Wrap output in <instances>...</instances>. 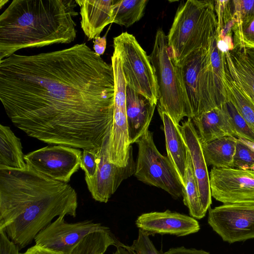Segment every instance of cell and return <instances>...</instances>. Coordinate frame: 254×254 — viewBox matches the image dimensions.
I'll list each match as a JSON object with an SVG mask.
<instances>
[{"label":"cell","instance_id":"6da1fadb","mask_svg":"<svg viewBox=\"0 0 254 254\" xmlns=\"http://www.w3.org/2000/svg\"><path fill=\"white\" fill-rule=\"evenodd\" d=\"M112 64L86 44L0 61V99L13 125L49 144L99 149L113 123Z\"/></svg>","mask_w":254,"mask_h":254},{"label":"cell","instance_id":"7a4b0ae2","mask_svg":"<svg viewBox=\"0 0 254 254\" xmlns=\"http://www.w3.org/2000/svg\"><path fill=\"white\" fill-rule=\"evenodd\" d=\"M75 190L27 165L25 168H0V230L20 250L56 217H75Z\"/></svg>","mask_w":254,"mask_h":254},{"label":"cell","instance_id":"3957f363","mask_svg":"<svg viewBox=\"0 0 254 254\" xmlns=\"http://www.w3.org/2000/svg\"><path fill=\"white\" fill-rule=\"evenodd\" d=\"M75 0H13L0 16V61L17 51L68 44L76 37Z\"/></svg>","mask_w":254,"mask_h":254},{"label":"cell","instance_id":"277c9868","mask_svg":"<svg viewBox=\"0 0 254 254\" xmlns=\"http://www.w3.org/2000/svg\"><path fill=\"white\" fill-rule=\"evenodd\" d=\"M217 29L214 0L182 1L167 36L168 50L179 66L192 53L209 49Z\"/></svg>","mask_w":254,"mask_h":254},{"label":"cell","instance_id":"5b68a950","mask_svg":"<svg viewBox=\"0 0 254 254\" xmlns=\"http://www.w3.org/2000/svg\"><path fill=\"white\" fill-rule=\"evenodd\" d=\"M168 47L167 36L159 28L149 56L158 86L157 105L179 125L184 117L191 119L192 115L181 67L176 64Z\"/></svg>","mask_w":254,"mask_h":254},{"label":"cell","instance_id":"8992f818","mask_svg":"<svg viewBox=\"0 0 254 254\" xmlns=\"http://www.w3.org/2000/svg\"><path fill=\"white\" fill-rule=\"evenodd\" d=\"M191 107L192 119L213 108L226 99L220 94L210 60V48L192 53L179 65Z\"/></svg>","mask_w":254,"mask_h":254},{"label":"cell","instance_id":"52a82bcc","mask_svg":"<svg viewBox=\"0 0 254 254\" xmlns=\"http://www.w3.org/2000/svg\"><path fill=\"white\" fill-rule=\"evenodd\" d=\"M114 49L120 55L127 85L157 105L158 86L149 57L134 36L123 32L114 38Z\"/></svg>","mask_w":254,"mask_h":254},{"label":"cell","instance_id":"ba28073f","mask_svg":"<svg viewBox=\"0 0 254 254\" xmlns=\"http://www.w3.org/2000/svg\"><path fill=\"white\" fill-rule=\"evenodd\" d=\"M138 151L134 175L138 180L159 188L177 199L183 196V186L168 156L162 155L148 130L136 142Z\"/></svg>","mask_w":254,"mask_h":254},{"label":"cell","instance_id":"9c48e42d","mask_svg":"<svg viewBox=\"0 0 254 254\" xmlns=\"http://www.w3.org/2000/svg\"><path fill=\"white\" fill-rule=\"evenodd\" d=\"M82 151L78 148L55 145L47 146L24 155L26 164L34 170L65 183L79 169Z\"/></svg>","mask_w":254,"mask_h":254},{"label":"cell","instance_id":"30bf717a","mask_svg":"<svg viewBox=\"0 0 254 254\" xmlns=\"http://www.w3.org/2000/svg\"><path fill=\"white\" fill-rule=\"evenodd\" d=\"M208 223L224 242L254 238V205L223 204L209 208Z\"/></svg>","mask_w":254,"mask_h":254},{"label":"cell","instance_id":"8fae6325","mask_svg":"<svg viewBox=\"0 0 254 254\" xmlns=\"http://www.w3.org/2000/svg\"><path fill=\"white\" fill-rule=\"evenodd\" d=\"M211 196L223 204L254 205V170L213 167Z\"/></svg>","mask_w":254,"mask_h":254},{"label":"cell","instance_id":"7c38bea8","mask_svg":"<svg viewBox=\"0 0 254 254\" xmlns=\"http://www.w3.org/2000/svg\"><path fill=\"white\" fill-rule=\"evenodd\" d=\"M110 228L92 220L67 223L59 216L42 229L34 239L35 245L61 253L70 254L73 248L90 233Z\"/></svg>","mask_w":254,"mask_h":254},{"label":"cell","instance_id":"4fadbf2b","mask_svg":"<svg viewBox=\"0 0 254 254\" xmlns=\"http://www.w3.org/2000/svg\"><path fill=\"white\" fill-rule=\"evenodd\" d=\"M109 135L98 151V166L94 176L91 178H85L93 198L104 203L108 201L124 180L134 174L136 168L132 149L127 166H118L110 161L108 155Z\"/></svg>","mask_w":254,"mask_h":254},{"label":"cell","instance_id":"5bb4252c","mask_svg":"<svg viewBox=\"0 0 254 254\" xmlns=\"http://www.w3.org/2000/svg\"><path fill=\"white\" fill-rule=\"evenodd\" d=\"M135 224L148 236L157 234L181 237L196 233L200 229L196 219L169 210L142 214L136 220Z\"/></svg>","mask_w":254,"mask_h":254},{"label":"cell","instance_id":"9a60e30c","mask_svg":"<svg viewBox=\"0 0 254 254\" xmlns=\"http://www.w3.org/2000/svg\"><path fill=\"white\" fill-rule=\"evenodd\" d=\"M179 128L190 157L202 209L206 213L212 203L208 173L202 144L190 118L182 122Z\"/></svg>","mask_w":254,"mask_h":254},{"label":"cell","instance_id":"2e32d148","mask_svg":"<svg viewBox=\"0 0 254 254\" xmlns=\"http://www.w3.org/2000/svg\"><path fill=\"white\" fill-rule=\"evenodd\" d=\"M156 105L127 86L126 112L130 144L136 143L149 130Z\"/></svg>","mask_w":254,"mask_h":254},{"label":"cell","instance_id":"e0dca14e","mask_svg":"<svg viewBox=\"0 0 254 254\" xmlns=\"http://www.w3.org/2000/svg\"><path fill=\"white\" fill-rule=\"evenodd\" d=\"M223 59L233 81L254 101V49L235 46Z\"/></svg>","mask_w":254,"mask_h":254},{"label":"cell","instance_id":"ac0fdd59","mask_svg":"<svg viewBox=\"0 0 254 254\" xmlns=\"http://www.w3.org/2000/svg\"><path fill=\"white\" fill-rule=\"evenodd\" d=\"M226 102L192 119L202 144L224 136H236Z\"/></svg>","mask_w":254,"mask_h":254},{"label":"cell","instance_id":"d6986e66","mask_svg":"<svg viewBox=\"0 0 254 254\" xmlns=\"http://www.w3.org/2000/svg\"><path fill=\"white\" fill-rule=\"evenodd\" d=\"M80 6L81 27L88 40L100 36L104 28L113 23V0H75Z\"/></svg>","mask_w":254,"mask_h":254},{"label":"cell","instance_id":"ffe728a7","mask_svg":"<svg viewBox=\"0 0 254 254\" xmlns=\"http://www.w3.org/2000/svg\"><path fill=\"white\" fill-rule=\"evenodd\" d=\"M163 124L167 156L170 160L183 186L188 156L186 142L179 128L165 112L158 109Z\"/></svg>","mask_w":254,"mask_h":254},{"label":"cell","instance_id":"44dd1931","mask_svg":"<svg viewBox=\"0 0 254 254\" xmlns=\"http://www.w3.org/2000/svg\"><path fill=\"white\" fill-rule=\"evenodd\" d=\"M238 138L233 136L218 138L202 144L207 166L217 168H233Z\"/></svg>","mask_w":254,"mask_h":254},{"label":"cell","instance_id":"7402d4cb","mask_svg":"<svg viewBox=\"0 0 254 254\" xmlns=\"http://www.w3.org/2000/svg\"><path fill=\"white\" fill-rule=\"evenodd\" d=\"M20 139L8 126L0 125V168L26 167Z\"/></svg>","mask_w":254,"mask_h":254},{"label":"cell","instance_id":"603a6c76","mask_svg":"<svg viewBox=\"0 0 254 254\" xmlns=\"http://www.w3.org/2000/svg\"><path fill=\"white\" fill-rule=\"evenodd\" d=\"M223 81L229 99L254 133V101L233 81L224 67Z\"/></svg>","mask_w":254,"mask_h":254},{"label":"cell","instance_id":"cb8c5ba5","mask_svg":"<svg viewBox=\"0 0 254 254\" xmlns=\"http://www.w3.org/2000/svg\"><path fill=\"white\" fill-rule=\"evenodd\" d=\"M147 0H113V23L128 27L144 15Z\"/></svg>","mask_w":254,"mask_h":254},{"label":"cell","instance_id":"d4e9b609","mask_svg":"<svg viewBox=\"0 0 254 254\" xmlns=\"http://www.w3.org/2000/svg\"><path fill=\"white\" fill-rule=\"evenodd\" d=\"M183 202L189 210L191 217L200 219L206 214L201 204L196 180L189 153L183 182Z\"/></svg>","mask_w":254,"mask_h":254},{"label":"cell","instance_id":"484cf974","mask_svg":"<svg viewBox=\"0 0 254 254\" xmlns=\"http://www.w3.org/2000/svg\"><path fill=\"white\" fill-rule=\"evenodd\" d=\"M217 19L216 36L218 40L224 41L230 51L234 48L233 30L235 20L233 16L232 0H214Z\"/></svg>","mask_w":254,"mask_h":254},{"label":"cell","instance_id":"4316f807","mask_svg":"<svg viewBox=\"0 0 254 254\" xmlns=\"http://www.w3.org/2000/svg\"><path fill=\"white\" fill-rule=\"evenodd\" d=\"M233 168L254 169V150L241 138L237 139Z\"/></svg>","mask_w":254,"mask_h":254},{"label":"cell","instance_id":"83f0119b","mask_svg":"<svg viewBox=\"0 0 254 254\" xmlns=\"http://www.w3.org/2000/svg\"><path fill=\"white\" fill-rule=\"evenodd\" d=\"M226 103L236 133V136L239 138L254 143V133L239 114L234 105L227 98H226Z\"/></svg>","mask_w":254,"mask_h":254},{"label":"cell","instance_id":"f1b7e54d","mask_svg":"<svg viewBox=\"0 0 254 254\" xmlns=\"http://www.w3.org/2000/svg\"><path fill=\"white\" fill-rule=\"evenodd\" d=\"M233 33L234 47L254 49V18L239 26H234Z\"/></svg>","mask_w":254,"mask_h":254},{"label":"cell","instance_id":"f546056e","mask_svg":"<svg viewBox=\"0 0 254 254\" xmlns=\"http://www.w3.org/2000/svg\"><path fill=\"white\" fill-rule=\"evenodd\" d=\"M234 26H239L254 18V0H232Z\"/></svg>","mask_w":254,"mask_h":254},{"label":"cell","instance_id":"4dcf8cb0","mask_svg":"<svg viewBox=\"0 0 254 254\" xmlns=\"http://www.w3.org/2000/svg\"><path fill=\"white\" fill-rule=\"evenodd\" d=\"M96 149H84L82 153L80 168L85 173V178L94 176L98 166V151Z\"/></svg>","mask_w":254,"mask_h":254},{"label":"cell","instance_id":"1f68e13d","mask_svg":"<svg viewBox=\"0 0 254 254\" xmlns=\"http://www.w3.org/2000/svg\"><path fill=\"white\" fill-rule=\"evenodd\" d=\"M131 247L140 254H162L155 248L149 236L140 229L137 238L133 241Z\"/></svg>","mask_w":254,"mask_h":254},{"label":"cell","instance_id":"d6a6232c","mask_svg":"<svg viewBox=\"0 0 254 254\" xmlns=\"http://www.w3.org/2000/svg\"><path fill=\"white\" fill-rule=\"evenodd\" d=\"M17 246L2 230H0V254H20Z\"/></svg>","mask_w":254,"mask_h":254},{"label":"cell","instance_id":"836d02e7","mask_svg":"<svg viewBox=\"0 0 254 254\" xmlns=\"http://www.w3.org/2000/svg\"><path fill=\"white\" fill-rule=\"evenodd\" d=\"M163 254H210L209 252L202 250L187 249L184 247L172 248Z\"/></svg>","mask_w":254,"mask_h":254},{"label":"cell","instance_id":"e575fe53","mask_svg":"<svg viewBox=\"0 0 254 254\" xmlns=\"http://www.w3.org/2000/svg\"><path fill=\"white\" fill-rule=\"evenodd\" d=\"M20 254H63L61 253L54 251L46 249L41 246L35 245L23 253H20Z\"/></svg>","mask_w":254,"mask_h":254},{"label":"cell","instance_id":"d590c367","mask_svg":"<svg viewBox=\"0 0 254 254\" xmlns=\"http://www.w3.org/2000/svg\"><path fill=\"white\" fill-rule=\"evenodd\" d=\"M93 50L94 52L98 56L102 55L106 50L107 41L106 36L96 37L94 40Z\"/></svg>","mask_w":254,"mask_h":254},{"label":"cell","instance_id":"8d00e7d4","mask_svg":"<svg viewBox=\"0 0 254 254\" xmlns=\"http://www.w3.org/2000/svg\"><path fill=\"white\" fill-rule=\"evenodd\" d=\"M113 254H140L133 249L131 246L123 245L117 248L116 251Z\"/></svg>","mask_w":254,"mask_h":254},{"label":"cell","instance_id":"74e56055","mask_svg":"<svg viewBox=\"0 0 254 254\" xmlns=\"http://www.w3.org/2000/svg\"><path fill=\"white\" fill-rule=\"evenodd\" d=\"M8 0H0V8H1L2 6L5 4L6 2H7Z\"/></svg>","mask_w":254,"mask_h":254}]
</instances>
